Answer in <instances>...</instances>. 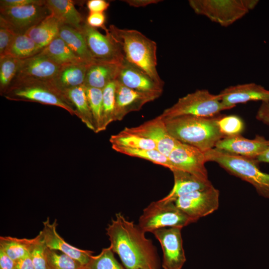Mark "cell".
I'll use <instances>...</instances> for the list:
<instances>
[{
  "mask_svg": "<svg viewBox=\"0 0 269 269\" xmlns=\"http://www.w3.org/2000/svg\"><path fill=\"white\" fill-rule=\"evenodd\" d=\"M129 5L135 7H143L149 4L157 3L161 0H123Z\"/></svg>",
  "mask_w": 269,
  "mask_h": 269,
  "instance_id": "47",
  "label": "cell"
},
{
  "mask_svg": "<svg viewBox=\"0 0 269 269\" xmlns=\"http://www.w3.org/2000/svg\"><path fill=\"white\" fill-rule=\"evenodd\" d=\"M62 24L56 17L50 14L25 34L43 49L58 35Z\"/></svg>",
  "mask_w": 269,
  "mask_h": 269,
  "instance_id": "25",
  "label": "cell"
},
{
  "mask_svg": "<svg viewBox=\"0 0 269 269\" xmlns=\"http://www.w3.org/2000/svg\"><path fill=\"white\" fill-rule=\"evenodd\" d=\"M195 222L174 202H165L160 199L151 202L143 210L137 225L145 233H152L164 228H183Z\"/></svg>",
  "mask_w": 269,
  "mask_h": 269,
  "instance_id": "8",
  "label": "cell"
},
{
  "mask_svg": "<svg viewBox=\"0 0 269 269\" xmlns=\"http://www.w3.org/2000/svg\"><path fill=\"white\" fill-rule=\"evenodd\" d=\"M176 206L196 222L217 210L219 205V191L213 185L182 196L175 202Z\"/></svg>",
  "mask_w": 269,
  "mask_h": 269,
  "instance_id": "11",
  "label": "cell"
},
{
  "mask_svg": "<svg viewBox=\"0 0 269 269\" xmlns=\"http://www.w3.org/2000/svg\"><path fill=\"white\" fill-rule=\"evenodd\" d=\"M258 0H190L195 13L221 26L228 27L243 18L258 4Z\"/></svg>",
  "mask_w": 269,
  "mask_h": 269,
  "instance_id": "7",
  "label": "cell"
},
{
  "mask_svg": "<svg viewBox=\"0 0 269 269\" xmlns=\"http://www.w3.org/2000/svg\"><path fill=\"white\" fill-rule=\"evenodd\" d=\"M230 109L231 108L221 101L219 94H213L206 89H201L179 98L159 116L163 120L186 115L212 118L219 115L221 111Z\"/></svg>",
  "mask_w": 269,
  "mask_h": 269,
  "instance_id": "6",
  "label": "cell"
},
{
  "mask_svg": "<svg viewBox=\"0 0 269 269\" xmlns=\"http://www.w3.org/2000/svg\"><path fill=\"white\" fill-rule=\"evenodd\" d=\"M220 116L205 118L186 115L164 121L173 138L205 152L214 148L216 143L225 137L217 124Z\"/></svg>",
  "mask_w": 269,
  "mask_h": 269,
  "instance_id": "2",
  "label": "cell"
},
{
  "mask_svg": "<svg viewBox=\"0 0 269 269\" xmlns=\"http://www.w3.org/2000/svg\"><path fill=\"white\" fill-rule=\"evenodd\" d=\"M21 60L9 55L0 57V90L3 94L15 79Z\"/></svg>",
  "mask_w": 269,
  "mask_h": 269,
  "instance_id": "32",
  "label": "cell"
},
{
  "mask_svg": "<svg viewBox=\"0 0 269 269\" xmlns=\"http://www.w3.org/2000/svg\"><path fill=\"white\" fill-rule=\"evenodd\" d=\"M16 262L0 249V269H15Z\"/></svg>",
  "mask_w": 269,
  "mask_h": 269,
  "instance_id": "45",
  "label": "cell"
},
{
  "mask_svg": "<svg viewBox=\"0 0 269 269\" xmlns=\"http://www.w3.org/2000/svg\"><path fill=\"white\" fill-rule=\"evenodd\" d=\"M61 66L40 52L30 58L21 60L15 79L28 78L51 81Z\"/></svg>",
  "mask_w": 269,
  "mask_h": 269,
  "instance_id": "20",
  "label": "cell"
},
{
  "mask_svg": "<svg viewBox=\"0 0 269 269\" xmlns=\"http://www.w3.org/2000/svg\"><path fill=\"white\" fill-rule=\"evenodd\" d=\"M218 94L224 104L231 109L250 101L269 102V90L254 83L231 86Z\"/></svg>",
  "mask_w": 269,
  "mask_h": 269,
  "instance_id": "19",
  "label": "cell"
},
{
  "mask_svg": "<svg viewBox=\"0 0 269 269\" xmlns=\"http://www.w3.org/2000/svg\"><path fill=\"white\" fill-rule=\"evenodd\" d=\"M47 248L42 236L39 232L33 238L29 252L35 269H49L46 257Z\"/></svg>",
  "mask_w": 269,
  "mask_h": 269,
  "instance_id": "39",
  "label": "cell"
},
{
  "mask_svg": "<svg viewBox=\"0 0 269 269\" xmlns=\"http://www.w3.org/2000/svg\"><path fill=\"white\" fill-rule=\"evenodd\" d=\"M106 230L110 247L126 269H159L156 249L138 225L118 213Z\"/></svg>",
  "mask_w": 269,
  "mask_h": 269,
  "instance_id": "1",
  "label": "cell"
},
{
  "mask_svg": "<svg viewBox=\"0 0 269 269\" xmlns=\"http://www.w3.org/2000/svg\"><path fill=\"white\" fill-rule=\"evenodd\" d=\"M170 170H179L192 174L203 179H208L204 152L193 146L178 140L169 155Z\"/></svg>",
  "mask_w": 269,
  "mask_h": 269,
  "instance_id": "12",
  "label": "cell"
},
{
  "mask_svg": "<svg viewBox=\"0 0 269 269\" xmlns=\"http://www.w3.org/2000/svg\"><path fill=\"white\" fill-rule=\"evenodd\" d=\"M116 80L122 85L132 89L161 95L163 87L143 71L130 63L125 58L120 64Z\"/></svg>",
  "mask_w": 269,
  "mask_h": 269,
  "instance_id": "16",
  "label": "cell"
},
{
  "mask_svg": "<svg viewBox=\"0 0 269 269\" xmlns=\"http://www.w3.org/2000/svg\"><path fill=\"white\" fill-rule=\"evenodd\" d=\"M106 16L104 13L89 12L86 22L90 26L96 28L100 27L104 29Z\"/></svg>",
  "mask_w": 269,
  "mask_h": 269,
  "instance_id": "41",
  "label": "cell"
},
{
  "mask_svg": "<svg viewBox=\"0 0 269 269\" xmlns=\"http://www.w3.org/2000/svg\"><path fill=\"white\" fill-rule=\"evenodd\" d=\"M269 144L266 149L257 158L259 162L269 163Z\"/></svg>",
  "mask_w": 269,
  "mask_h": 269,
  "instance_id": "48",
  "label": "cell"
},
{
  "mask_svg": "<svg viewBox=\"0 0 269 269\" xmlns=\"http://www.w3.org/2000/svg\"><path fill=\"white\" fill-rule=\"evenodd\" d=\"M43 0H0V7H17L29 4H44Z\"/></svg>",
  "mask_w": 269,
  "mask_h": 269,
  "instance_id": "42",
  "label": "cell"
},
{
  "mask_svg": "<svg viewBox=\"0 0 269 269\" xmlns=\"http://www.w3.org/2000/svg\"><path fill=\"white\" fill-rule=\"evenodd\" d=\"M256 119L269 126V102H262L257 113Z\"/></svg>",
  "mask_w": 269,
  "mask_h": 269,
  "instance_id": "44",
  "label": "cell"
},
{
  "mask_svg": "<svg viewBox=\"0 0 269 269\" xmlns=\"http://www.w3.org/2000/svg\"><path fill=\"white\" fill-rule=\"evenodd\" d=\"M117 82L115 121L122 120L131 112L139 111L145 104L160 96L136 91Z\"/></svg>",
  "mask_w": 269,
  "mask_h": 269,
  "instance_id": "17",
  "label": "cell"
},
{
  "mask_svg": "<svg viewBox=\"0 0 269 269\" xmlns=\"http://www.w3.org/2000/svg\"><path fill=\"white\" fill-rule=\"evenodd\" d=\"M204 153L207 162L218 163L230 174L252 184L260 195L269 199V174L261 171L257 159L231 154L215 148Z\"/></svg>",
  "mask_w": 269,
  "mask_h": 269,
  "instance_id": "4",
  "label": "cell"
},
{
  "mask_svg": "<svg viewBox=\"0 0 269 269\" xmlns=\"http://www.w3.org/2000/svg\"><path fill=\"white\" fill-rule=\"evenodd\" d=\"M112 146H119L135 149H156L155 143L151 140L129 131L125 128L110 138Z\"/></svg>",
  "mask_w": 269,
  "mask_h": 269,
  "instance_id": "29",
  "label": "cell"
},
{
  "mask_svg": "<svg viewBox=\"0 0 269 269\" xmlns=\"http://www.w3.org/2000/svg\"><path fill=\"white\" fill-rule=\"evenodd\" d=\"M121 64L98 61L89 64L84 85L103 90L109 83L117 79Z\"/></svg>",
  "mask_w": 269,
  "mask_h": 269,
  "instance_id": "22",
  "label": "cell"
},
{
  "mask_svg": "<svg viewBox=\"0 0 269 269\" xmlns=\"http://www.w3.org/2000/svg\"><path fill=\"white\" fill-rule=\"evenodd\" d=\"M15 269H35L30 254L16 262Z\"/></svg>",
  "mask_w": 269,
  "mask_h": 269,
  "instance_id": "46",
  "label": "cell"
},
{
  "mask_svg": "<svg viewBox=\"0 0 269 269\" xmlns=\"http://www.w3.org/2000/svg\"><path fill=\"white\" fill-rule=\"evenodd\" d=\"M3 95L9 100L30 101L55 106L77 116L74 107L64 94L50 81L28 78L15 79Z\"/></svg>",
  "mask_w": 269,
  "mask_h": 269,
  "instance_id": "5",
  "label": "cell"
},
{
  "mask_svg": "<svg viewBox=\"0 0 269 269\" xmlns=\"http://www.w3.org/2000/svg\"><path fill=\"white\" fill-rule=\"evenodd\" d=\"M117 80L109 83L103 90V131L115 121Z\"/></svg>",
  "mask_w": 269,
  "mask_h": 269,
  "instance_id": "35",
  "label": "cell"
},
{
  "mask_svg": "<svg viewBox=\"0 0 269 269\" xmlns=\"http://www.w3.org/2000/svg\"><path fill=\"white\" fill-rule=\"evenodd\" d=\"M86 269H126L116 260L111 247L103 248L97 256H93Z\"/></svg>",
  "mask_w": 269,
  "mask_h": 269,
  "instance_id": "37",
  "label": "cell"
},
{
  "mask_svg": "<svg viewBox=\"0 0 269 269\" xmlns=\"http://www.w3.org/2000/svg\"><path fill=\"white\" fill-rule=\"evenodd\" d=\"M17 34L4 21L0 19V57L6 55Z\"/></svg>",
  "mask_w": 269,
  "mask_h": 269,
  "instance_id": "40",
  "label": "cell"
},
{
  "mask_svg": "<svg viewBox=\"0 0 269 269\" xmlns=\"http://www.w3.org/2000/svg\"><path fill=\"white\" fill-rule=\"evenodd\" d=\"M86 5L89 12L104 13L110 6V3L105 0H89Z\"/></svg>",
  "mask_w": 269,
  "mask_h": 269,
  "instance_id": "43",
  "label": "cell"
},
{
  "mask_svg": "<svg viewBox=\"0 0 269 269\" xmlns=\"http://www.w3.org/2000/svg\"><path fill=\"white\" fill-rule=\"evenodd\" d=\"M104 30L106 34H103L96 28L90 26L85 21L80 30L95 61L121 64L125 58L121 46L108 28L106 27Z\"/></svg>",
  "mask_w": 269,
  "mask_h": 269,
  "instance_id": "9",
  "label": "cell"
},
{
  "mask_svg": "<svg viewBox=\"0 0 269 269\" xmlns=\"http://www.w3.org/2000/svg\"><path fill=\"white\" fill-rule=\"evenodd\" d=\"M269 140L264 136L256 135L254 139L240 135L226 136L219 140L214 148L231 154L256 159L266 149Z\"/></svg>",
  "mask_w": 269,
  "mask_h": 269,
  "instance_id": "15",
  "label": "cell"
},
{
  "mask_svg": "<svg viewBox=\"0 0 269 269\" xmlns=\"http://www.w3.org/2000/svg\"><path fill=\"white\" fill-rule=\"evenodd\" d=\"M46 257L49 269H85L86 268L68 255L48 248Z\"/></svg>",
  "mask_w": 269,
  "mask_h": 269,
  "instance_id": "36",
  "label": "cell"
},
{
  "mask_svg": "<svg viewBox=\"0 0 269 269\" xmlns=\"http://www.w3.org/2000/svg\"><path fill=\"white\" fill-rule=\"evenodd\" d=\"M85 269H86V268Z\"/></svg>",
  "mask_w": 269,
  "mask_h": 269,
  "instance_id": "49",
  "label": "cell"
},
{
  "mask_svg": "<svg viewBox=\"0 0 269 269\" xmlns=\"http://www.w3.org/2000/svg\"><path fill=\"white\" fill-rule=\"evenodd\" d=\"M89 64L83 62L62 65L55 77L50 82L62 93L73 88L84 85Z\"/></svg>",
  "mask_w": 269,
  "mask_h": 269,
  "instance_id": "23",
  "label": "cell"
},
{
  "mask_svg": "<svg viewBox=\"0 0 269 269\" xmlns=\"http://www.w3.org/2000/svg\"><path fill=\"white\" fill-rule=\"evenodd\" d=\"M85 88L93 117L94 132L98 133L103 131V91L98 88L86 86Z\"/></svg>",
  "mask_w": 269,
  "mask_h": 269,
  "instance_id": "34",
  "label": "cell"
},
{
  "mask_svg": "<svg viewBox=\"0 0 269 269\" xmlns=\"http://www.w3.org/2000/svg\"><path fill=\"white\" fill-rule=\"evenodd\" d=\"M45 5L51 14L62 24L81 30L85 22L81 13L70 0H46Z\"/></svg>",
  "mask_w": 269,
  "mask_h": 269,
  "instance_id": "24",
  "label": "cell"
},
{
  "mask_svg": "<svg viewBox=\"0 0 269 269\" xmlns=\"http://www.w3.org/2000/svg\"><path fill=\"white\" fill-rule=\"evenodd\" d=\"M50 14L45 3L0 7V19L17 34H25Z\"/></svg>",
  "mask_w": 269,
  "mask_h": 269,
  "instance_id": "10",
  "label": "cell"
},
{
  "mask_svg": "<svg viewBox=\"0 0 269 269\" xmlns=\"http://www.w3.org/2000/svg\"><path fill=\"white\" fill-rule=\"evenodd\" d=\"M172 172L174 185L170 192L161 199L165 202H174L182 196L213 185L208 179L200 178L186 172L179 170H173Z\"/></svg>",
  "mask_w": 269,
  "mask_h": 269,
  "instance_id": "21",
  "label": "cell"
},
{
  "mask_svg": "<svg viewBox=\"0 0 269 269\" xmlns=\"http://www.w3.org/2000/svg\"><path fill=\"white\" fill-rule=\"evenodd\" d=\"M63 93L74 106L77 116L90 130L94 131L93 117L84 85L69 89Z\"/></svg>",
  "mask_w": 269,
  "mask_h": 269,
  "instance_id": "27",
  "label": "cell"
},
{
  "mask_svg": "<svg viewBox=\"0 0 269 269\" xmlns=\"http://www.w3.org/2000/svg\"><path fill=\"white\" fill-rule=\"evenodd\" d=\"M127 128L133 133L152 140L156 149L167 157L178 141L169 134L165 122L160 116L138 126Z\"/></svg>",
  "mask_w": 269,
  "mask_h": 269,
  "instance_id": "14",
  "label": "cell"
},
{
  "mask_svg": "<svg viewBox=\"0 0 269 269\" xmlns=\"http://www.w3.org/2000/svg\"><path fill=\"white\" fill-rule=\"evenodd\" d=\"M58 36L64 41L79 58L89 64L95 61L87 47L85 38L80 30L62 24Z\"/></svg>",
  "mask_w": 269,
  "mask_h": 269,
  "instance_id": "26",
  "label": "cell"
},
{
  "mask_svg": "<svg viewBox=\"0 0 269 269\" xmlns=\"http://www.w3.org/2000/svg\"><path fill=\"white\" fill-rule=\"evenodd\" d=\"M108 30L120 44L125 59L136 66L158 84L163 86L157 71V45L140 32L110 25Z\"/></svg>",
  "mask_w": 269,
  "mask_h": 269,
  "instance_id": "3",
  "label": "cell"
},
{
  "mask_svg": "<svg viewBox=\"0 0 269 269\" xmlns=\"http://www.w3.org/2000/svg\"><path fill=\"white\" fill-rule=\"evenodd\" d=\"M217 124L225 137L240 135L244 129L243 121L236 115L220 116Z\"/></svg>",
  "mask_w": 269,
  "mask_h": 269,
  "instance_id": "38",
  "label": "cell"
},
{
  "mask_svg": "<svg viewBox=\"0 0 269 269\" xmlns=\"http://www.w3.org/2000/svg\"><path fill=\"white\" fill-rule=\"evenodd\" d=\"M40 52L60 66L73 63H87L76 56L64 41L58 36Z\"/></svg>",
  "mask_w": 269,
  "mask_h": 269,
  "instance_id": "28",
  "label": "cell"
},
{
  "mask_svg": "<svg viewBox=\"0 0 269 269\" xmlns=\"http://www.w3.org/2000/svg\"><path fill=\"white\" fill-rule=\"evenodd\" d=\"M33 239H19L11 236H0V249L17 262L29 255Z\"/></svg>",
  "mask_w": 269,
  "mask_h": 269,
  "instance_id": "31",
  "label": "cell"
},
{
  "mask_svg": "<svg viewBox=\"0 0 269 269\" xmlns=\"http://www.w3.org/2000/svg\"><path fill=\"white\" fill-rule=\"evenodd\" d=\"M42 50L27 34H18L13 39L6 55L24 60L38 54Z\"/></svg>",
  "mask_w": 269,
  "mask_h": 269,
  "instance_id": "30",
  "label": "cell"
},
{
  "mask_svg": "<svg viewBox=\"0 0 269 269\" xmlns=\"http://www.w3.org/2000/svg\"><path fill=\"white\" fill-rule=\"evenodd\" d=\"M43 228L40 232L48 248L61 252L87 266L93 256V252L80 249L67 243L57 231L56 219L51 223L47 218L43 222Z\"/></svg>",
  "mask_w": 269,
  "mask_h": 269,
  "instance_id": "18",
  "label": "cell"
},
{
  "mask_svg": "<svg viewBox=\"0 0 269 269\" xmlns=\"http://www.w3.org/2000/svg\"><path fill=\"white\" fill-rule=\"evenodd\" d=\"M182 229L164 228L152 232L161 245L163 269H181L186 261L183 247Z\"/></svg>",
  "mask_w": 269,
  "mask_h": 269,
  "instance_id": "13",
  "label": "cell"
},
{
  "mask_svg": "<svg viewBox=\"0 0 269 269\" xmlns=\"http://www.w3.org/2000/svg\"><path fill=\"white\" fill-rule=\"evenodd\" d=\"M116 151L130 156L140 158L171 169L168 157L157 149H135L123 146H112Z\"/></svg>",
  "mask_w": 269,
  "mask_h": 269,
  "instance_id": "33",
  "label": "cell"
}]
</instances>
